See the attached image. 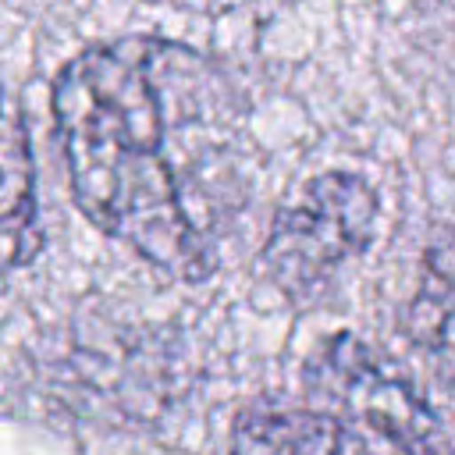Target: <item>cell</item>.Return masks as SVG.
<instances>
[{
  "mask_svg": "<svg viewBox=\"0 0 455 455\" xmlns=\"http://www.w3.org/2000/svg\"><path fill=\"white\" fill-rule=\"evenodd\" d=\"M53 121L78 210L178 281L217 270L242 210V107L224 71L160 36L82 50L53 82Z\"/></svg>",
  "mask_w": 455,
  "mask_h": 455,
  "instance_id": "6da1fadb",
  "label": "cell"
},
{
  "mask_svg": "<svg viewBox=\"0 0 455 455\" xmlns=\"http://www.w3.org/2000/svg\"><path fill=\"white\" fill-rule=\"evenodd\" d=\"M306 391L366 455H451L419 387L352 334H334L309 355Z\"/></svg>",
  "mask_w": 455,
  "mask_h": 455,
  "instance_id": "7a4b0ae2",
  "label": "cell"
},
{
  "mask_svg": "<svg viewBox=\"0 0 455 455\" xmlns=\"http://www.w3.org/2000/svg\"><path fill=\"white\" fill-rule=\"evenodd\" d=\"M377 224V192L363 174L323 171L302 199L281 206L263 242V267L291 299H313L334 274L366 252Z\"/></svg>",
  "mask_w": 455,
  "mask_h": 455,
  "instance_id": "3957f363",
  "label": "cell"
},
{
  "mask_svg": "<svg viewBox=\"0 0 455 455\" xmlns=\"http://www.w3.org/2000/svg\"><path fill=\"white\" fill-rule=\"evenodd\" d=\"M39 242L32 146L18 107L0 85V274L21 267Z\"/></svg>",
  "mask_w": 455,
  "mask_h": 455,
  "instance_id": "277c9868",
  "label": "cell"
},
{
  "mask_svg": "<svg viewBox=\"0 0 455 455\" xmlns=\"http://www.w3.org/2000/svg\"><path fill=\"white\" fill-rule=\"evenodd\" d=\"M341 427L316 405H249L231 434V455H341Z\"/></svg>",
  "mask_w": 455,
  "mask_h": 455,
  "instance_id": "5b68a950",
  "label": "cell"
},
{
  "mask_svg": "<svg viewBox=\"0 0 455 455\" xmlns=\"http://www.w3.org/2000/svg\"><path fill=\"white\" fill-rule=\"evenodd\" d=\"M405 331L437 373L455 384V224L423 259V281L409 302Z\"/></svg>",
  "mask_w": 455,
  "mask_h": 455,
  "instance_id": "8992f818",
  "label": "cell"
}]
</instances>
